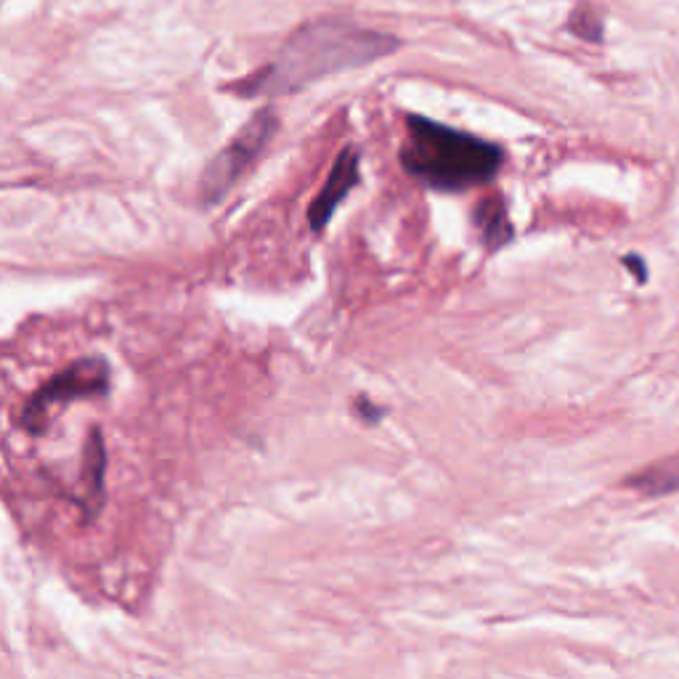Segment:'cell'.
<instances>
[{
	"label": "cell",
	"mask_w": 679,
	"mask_h": 679,
	"mask_svg": "<svg viewBox=\"0 0 679 679\" xmlns=\"http://www.w3.org/2000/svg\"><path fill=\"white\" fill-rule=\"evenodd\" d=\"M393 48L396 41L380 32L361 30L348 22H316L297 30L271 67L261 69L248 83H239L237 90L242 96L293 94L319 77L387 56Z\"/></svg>",
	"instance_id": "6da1fadb"
},
{
	"label": "cell",
	"mask_w": 679,
	"mask_h": 679,
	"mask_svg": "<svg viewBox=\"0 0 679 679\" xmlns=\"http://www.w3.org/2000/svg\"><path fill=\"white\" fill-rule=\"evenodd\" d=\"M504 163V152L486 139L457 131L443 122L412 114L401 165L419 184L436 191H468L489 184Z\"/></svg>",
	"instance_id": "7a4b0ae2"
},
{
	"label": "cell",
	"mask_w": 679,
	"mask_h": 679,
	"mask_svg": "<svg viewBox=\"0 0 679 679\" xmlns=\"http://www.w3.org/2000/svg\"><path fill=\"white\" fill-rule=\"evenodd\" d=\"M276 131V118L271 109H263L252 118L237 139L205 167L202 180H199V199L202 205H218L221 199L234 189V184L244 176V171L255 163L258 154L269 144V139Z\"/></svg>",
	"instance_id": "3957f363"
},
{
	"label": "cell",
	"mask_w": 679,
	"mask_h": 679,
	"mask_svg": "<svg viewBox=\"0 0 679 679\" xmlns=\"http://www.w3.org/2000/svg\"><path fill=\"white\" fill-rule=\"evenodd\" d=\"M109 391V366L103 359H80L73 366L48 380L35 396L30 398L22 414L24 430L41 432L48 423L51 409L69 404L75 398H96Z\"/></svg>",
	"instance_id": "277c9868"
},
{
	"label": "cell",
	"mask_w": 679,
	"mask_h": 679,
	"mask_svg": "<svg viewBox=\"0 0 679 679\" xmlns=\"http://www.w3.org/2000/svg\"><path fill=\"white\" fill-rule=\"evenodd\" d=\"M359 184V154L353 149H346L340 152V157L335 160L332 173H329L325 189L319 191V197L314 199L308 210V221L310 229L321 231L329 223V218L335 216L338 205L348 197V191Z\"/></svg>",
	"instance_id": "5b68a950"
},
{
	"label": "cell",
	"mask_w": 679,
	"mask_h": 679,
	"mask_svg": "<svg viewBox=\"0 0 679 679\" xmlns=\"http://www.w3.org/2000/svg\"><path fill=\"white\" fill-rule=\"evenodd\" d=\"M473 221L489 250H500L502 244H507L510 239H513V226L507 221V210H504V202L496 194L483 197L481 202L475 205Z\"/></svg>",
	"instance_id": "8992f818"
},
{
	"label": "cell",
	"mask_w": 679,
	"mask_h": 679,
	"mask_svg": "<svg viewBox=\"0 0 679 679\" xmlns=\"http://www.w3.org/2000/svg\"><path fill=\"white\" fill-rule=\"evenodd\" d=\"M626 486H632L645 496H664L679 491V457L661 459V462H653L645 470H639L637 475H632L626 481Z\"/></svg>",
	"instance_id": "52a82bcc"
},
{
	"label": "cell",
	"mask_w": 679,
	"mask_h": 679,
	"mask_svg": "<svg viewBox=\"0 0 679 679\" xmlns=\"http://www.w3.org/2000/svg\"><path fill=\"white\" fill-rule=\"evenodd\" d=\"M103 468H107V455H103L101 432L90 430V441L86 446V470H83V478H86V491L94 496V510H99V504L103 500Z\"/></svg>",
	"instance_id": "ba28073f"
}]
</instances>
